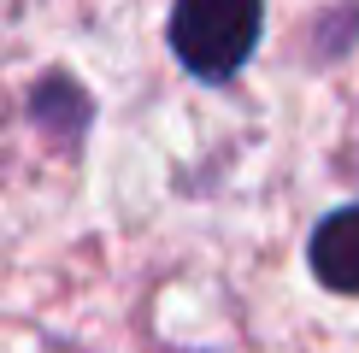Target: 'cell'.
Segmentation results:
<instances>
[{"label": "cell", "mask_w": 359, "mask_h": 353, "mask_svg": "<svg viewBox=\"0 0 359 353\" xmlns=\"http://www.w3.org/2000/svg\"><path fill=\"white\" fill-rule=\"evenodd\" d=\"M259 29H265V12L253 0H183L171 12V53L194 77L224 83L248 65Z\"/></svg>", "instance_id": "obj_1"}, {"label": "cell", "mask_w": 359, "mask_h": 353, "mask_svg": "<svg viewBox=\"0 0 359 353\" xmlns=\"http://www.w3.org/2000/svg\"><path fill=\"white\" fill-rule=\"evenodd\" d=\"M312 277L336 294H359V206H341L330 212L318 230H312Z\"/></svg>", "instance_id": "obj_2"}]
</instances>
